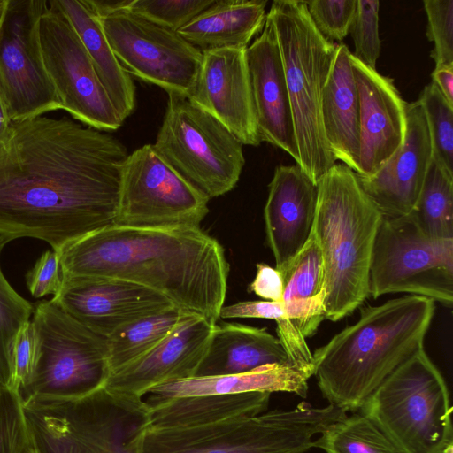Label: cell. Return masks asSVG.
Listing matches in <instances>:
<instances>
[{"mask_svg": "<svg viewBox=\"0 0 453 453\" xmlns=\"http://www.w3.org/2000/svg\"><path fill=\"white\" fill-rule=\"evenodd\" d=\"M430 161L426 121L416 100L406 105V130L401 147L372 176H357L382 217L407 216L418 201Z\"/></svg>", "mask_w": 453, "mask_h": 453, "instance_id": "20", "label": "cell"}, {"mask_svg": "<svg viewBox=\"0 0 453 453\" xmlns=\"http://www.w3.org/2000/svg\"><path fill=\"white\" fill-rule=\"evenodd\" d=\"M426 36L434 42L430 57L437 67L453 66V0H425Z\"/></svg>", "mask_w": 453, "mask_h": 453, "instance_id": "39", "label": "cell"}, {"mask_svg": "<svg viewBox=\"0 0 453 453\" xmlns=\"http://www.w3.org/2000/svg\"><path fill=\"white\" fill-rule=\"evenodd\" d=\"M317 185L297 165H279L264 209L266 241L282 272L309 240L317 205Z\"/></svg>", "mask_w": 453, "mask_h": 453, "instance_id": "22", "label": "cell"}, {"mask_svg": "<svg viewBox=\"0 0 453 453\" xmlns=\"http://www.w3.org/2000/svg\"><path fill=\"white\" fill-rule=\"evenodd\" d=\"M50 300L106 338L128 324L174 306L168 298L144 286L103 276L62 279L60 289Z\"/></svg>", "mask_w": 453, "mask_h": 453, "instance_id": "16", "label": "cell"}, {"mask_svg": "<svg viewBox=\"0 0 453 453\" xmlns=\"http://www.w3.org/2000/svg\"><path fill=\"white\" fill-rule=\"evenodd\" d=\"M12 121L10 119L0 99V147L8 137Z\"/></svg>", "mask_w": 453, "mask_h": 453, "instance_id": "46", "label": "cell"}, {"mask_svg": "<svg viewBox=\"0 0 453 453\" xmlns=\"http://www.w3.org/2000/svg\"><path fill=\"white\" fill-rule=\"evenodd\" d=\"M126 146L69 118L12 122L0 147V238L68 243L115 225Z\"/></svg>", "mask_w": 453, "mask_h": 453, "instance_id": "1", "label": "cell"}, {"mask_svg": "<svg viewBox=\"0 0 453 453\" xmlns=\"http://www.w3.org/2000/svg\"><path fill=\"white\" fill-rule=\"evenodd\" d=\"M58 256L62 279L103 276L127 280L213 324L219 319L229 266L221 245L200 226L113 225L68 243Z\"/></svg>", "mask_w": 453, "mask_h": 453, "instance_id": "2", "label": "cell"}, {"mask_svg": "<svg viewBox=\"0 0 453 453\" xmlns=\"http://www.w3.org/2000/svg\"><path fill=\"white\" fill-rule=\"evenodd\" d=\"M311 376L312 372L292 364L269 365L239 374L194 376L157 385L149 390L146 400L248 392H288L305 398Z\"/></svg>", "mask_w": 453, "mask_h": 453, "instance_id": "25", "label": "cell"}, {"mask_svg": "<svg viewBox=\"0 0 453 453\" xmlns=\"http://www.w3.org/2000/svg\"><path fill=\"white\" fill-rule=\"evenodd\" d=\"M247 48L203 52L189 98L220 121L243 145L262 142L257 125L246 58Z\"/></svg>", "mask_w": 453, "mask_h": 453, "instance_id": "17", "label": "cell"}, {"mask_svg": "<svg viewBox=\"0 0 453 453\" xmlns=\"http://www.w3.org/2000/svg\"><path fill=\"white\" fill-rule=\"evenodd\" d=\"M214 325L192 314L151 350L112 372L105 388L142 398L157 385L196 376Z\"/></svg>", "mask_w": 453, "mask_h": 453, "instance_id": "19", "label": "cell"}, {"mask_svg": "<svg viewBox=\"0 0 453 453\" xmlns=\"http://www.w3.org/2000/svg\"><path fill=\"white\" fill-rule=\"evenodd\" d=\"M33 442L20 393L0 387V453H24Z\"/></svg>", "mask_w": 453, "mask_h": 453, "instance_id": "36", "label": "cell"}, {"mask_svg": "<svg viewBox=\"0 0 453 453\" xmlns=\"http://www.w3.org/2000/svg\"><path fill=\"white\" fill-rule=\"evenodd\" d=\"M312 233L324 267L325 319L350 315L369 296L374 241L382 215L356 173L334 164L317 182Z\"/></svg>", "mask_w": 453, "mask_h": 453, "instance_id": "4", "label": "cell"}, {"mask_svg": "<svg viewBox=\"0 0 453 453\" xmlns=\"http://www.w3.org/2000/svg\"><path fill=\"white\" fill-rule=\"evenodd\" d=\"M134 0H81L82 4L96 19L129 10Z\"/></svg>", "mask_w": 453, "mask_h": 453, "instance_id": "44", "label": "cell"}, {"mask_svg": "<svg viewBox=\"0 0 453 453\" xmlns=\"http://www.w3.org/2000/svg\"><path fill=\"white\" fill-rule=\"evenodd\" d=\"M410 215L427 237L453 239V177L441 170L432 158L419 196Z\"/></svg>", "mask_w": 453, "mask_h": 453, "instance_id": "31", "label": "cell"}, {"mask_svg": "<svg viewBox=\"0 0 453 453\" xmlns=\"http://www.w3.org/2000/svg\"><path fill=\"white\" fill-rule=\"evenodd\" d=\"M24 410L40 453H142L150 426L142 398L105 388L73 401L24 403Z\"/></svg>", "mask_w": 453, "mask_h": 453, "instance_id": "6", "label": "cell"}, {"mask_svg": "<svg viewBox=\"0 0 453 453\" xmlns=\"http://www.w3.org/2000/svg\"><path fill=\"white\" fill-rule=\"evenodd\" d=\"M210 198L145 144L128 154L121 173L115 225L195 227L209 212Z\"/></svg>", "mask_w": 453, "mask_h": 453, "instance_id": "12", "label": "cell"}, {"mask_svg": "<svg viewBox=\"0 0 453 453\" xmlns=\"http://www.w3.org/2000/svg\"><path fill=\"white\" fill-rule=\"evenodd\" d=\"M126 71L168 93L189 96L199 74L203 52L178 32L130 10L97 19Z\"/></svg>", "mask_w": 453, "mask_h": 453, "instance_id": "14", "label": "cell"}, {"mask_svg": "<svg viewBox=\"0 0 453 453\" xmlns=\"http://www.w3.org/2000/svg\"><path fill=\"white\" fill-rule=\"evenodd\" d=\"M434 301L407 295L362 309L358 320L312 354L329 404L357 411L400 365L424 349Z\"/></svg>", "mask_w": 453, "mask_h": 453, "instance_id": "3", "label": "cell"}, {"mask_svg": "<svg viewBox=\"0 0 453 453\" xmlns=\"http://www.w3.org/2000/svg\"><path fill=\"white\" fill-rule=\"evenodd\" d=\"M349 53L344 43H337L322 92L321 120L334 158L357 173L360 157L359 99Z\"/></svg>", "mask_w": 453, "mask_h": 453, "instance_id": "23", "label": "cell"}, {"mask_svg": "<svg viewBox=\"0 0 453 453\" xmlns=\"http://www.w3.org/2000/svg\"><path fill=\"white\" fill-rule=\"evenodd\" d=\"M359 99L362 178L372 176L401 147L406 130L405 102L394 81L379 73L349 53Z\"/></svg>", "mask_w": 453, "mask_h": 453, "instance_id": "18", "label": "cell"}, {"mask_svg": "<svg viewBox=\"0 0 453 453\" xmlns=\"http://www.w3.org/2000/svg\"><path fill=\"white\" fill-rule=\"evenodd\" d=\"M214 0H134L130 11L178 32Z\"/></svg>", "mask_w": 453, "mask_h": 453, "instance_id": "38", "label": "cell"}, {"mask_svg": "<svg viewBox=\"0 0 453 453\" xmlns=\"http://www.w3.org/2000/svg\"><path fill=\"white\" fill-rule=\"evenodd\" d=\"M432 82L435 84L447 102L453 106V66L434 67Z\"/></svg>", "mask_w": 453, "mask_h": 453, "instance_id": "45", "label": "cell"}, {"mask_svg": "<svg viewBox=\"0 0 453 453\" xmlns=\"http://www.w3.org/2000/svg\"><path fill=\"white\" fill-rule=\"evenodd\" d=\"M26 280L27 288L35 298L56 295L62 284L58 254L53 250L44 252L27 273Z\"/></svg>", "mask_w": 453, "mask_h": 453, "instance_id": "42", "label": "cell"}, {"mask_svg": "<svg viewBox=\"0 0 453 453\" xmlns=\"http://www.w3.org/2000/svg\"><path fill=\"white\" fill-rule=\"evenodd\" d=\"M246 58L260 140L286 151L297 163L298 152L281 55L267 15L259 36L246 49Z\"/></svg>", "mask_w": 453, "mask_h": 453, "instance_id": "21", "label": "cell"}, {"mask_svg": "<svg viewBox=\"0 0 453 453\" xmlns=\"http://www.w3.org/2000/svg\"><path fill=\"white\" fill-rule=\"evenodd\" d=\"M264 0H214L178 33L202 52L248 48L266 20Z\"/></svg>", "mask_w": 453, "mask_h": 453, "instance_id": "26", "label": "cell"}, {"mask_svg": "<svg viewBox=\"0 0 453 453\" xmlns=\"http://www.w3.org/2000/svg\"><path fill=\"white\" fill-rule=\"evenodd\" d=\"M24 453H40V451L38 450V449L36 448L35 442H33V444H31L26 450Z\"/></svg>", "mask_w": 453, "mask_h": 453, "instance_id": "47", "label": "cell"}, {"mask_svg": "<svg viewBox=\"0 0 453 453\" xmlns=\"http://www.w3.org/2000/svg\"><path fill=\"white\" fill-rule=\"evenodd\" d=\"M271 393L202 395L165 400H144L149 428H184L250 417L267 411Z\"/></svg>", "mask_w": 453, "mask_h": 453, "instance_id": "27", "label": "cell"}, {"mask_svg": "<svg viewBox=\"0 0 453 453\" xmlns=\"http://www.w3.org/2000/svg\"><path fill=\"white\" fill-rule=\"evenodd\" d=\"M249 290L263 299L273 302L282 301L283 279L280 271L267 264H257V273Z\"/></svg>", "mask_w": 453, "mask_h": 453, "instance_id": "43", "label": "cell"}, {"mask_svg": "<svg viewBox=\"0 0 453 453\" xmlns=\"http://www.w3.org/2000/svg\"><path fill=\"white\" fill-rule=\"evenodd\" d=\"M167 95L155 151L210 199L228 193L245 165L243 144L188 96Z\"/></svg>", "mask_w": 453, "mask_h": 453, "instance_id": "10", "label": "cell"}, {"mask_svg": "<svg viewBox=\"0 0 453 453\" xmlns=\"http://www.w3.org/2000/svg\"><path fill=\"white\" fill-rule=\"evenodd\" d=\"M30 321L35 365L29 383L19 391L24 403L73 401L105 388L111 374L106 337L51 300L36 303Z\"/></svg>", "mask_w": 453, "mask_h": 453, "instance_id": "9", "label": "cell"}, {"mask_svg": "<svg viewBox=\"0 0 453 453\" xmlns=\"http://www.w3.org/2000/svg\"><path fill=\"white\" fill-rule=\"evenodd\" d=\"M280 273L281 303L287 317L305 338L313 336L325 319V290L322 254L312 231L304 247Z\"/></svg>", "mask_w": 453, "mask_h": 453, "instance_id": "29", "label": "cell"}, {"mask_svg": "<svg viewBox=\"0 0 453 453\" xmlns=\"http://www.w3.org/2000/svg\"><path fill=\"white\" fill-rule=\"evenodd\" d=\"M379 10L380 2L377 0H357L349 31L355 46V52L352 55L372 69H376L381 50Z\"/></svg>", "mask_w": 453, "mask_h": 453, "instance_id": "37", "label": "cell"}, {"mask_svg": "<svg viewBox=\"0 0 453 453\" xmlns=\"http://www.w3.org/2000/svg\"><path fill=\"white\" fill-rule=\"evenodd\" d=\"M6 0H0V24L4 16Z\"/></svg>", "mask_w": 453, "mask_h": 453, "instance_id": "48", "label": "cell"}, {"mask_svg": "<svg viewBox=\"0 0 453 453\" xmlns=\"http://www.w3.org/2000/svg\"><path fill=\"white\" fill-rule=\"evenodd\" d=\"M357 0L305 1L309 15L327 40L342 42L349 35Z\"/></svg>", "mask_w": 453, "mask_h": 453, "instance_id": "40", "label": "cell"}, {"mask_svg": "<svg viewBox=\"0 0 453 453\" xmlns=\"http://www.w3.org/2000/svg\"><path fill=\"white\" fill-rule=\"evenodd\" d=\"M418 101L426 121L431 158L453 177V106L432 81L421 91Z\"/></svg>", "mask_w": 453, "mask_h": 453, "instance_id": "34", "label": "cell"}, {"mask_svg": "<svg viewBox=\"0 0 453 453\" xmlns=\"http://www.w3.org/2000/svg\"><path fill=\"white\" fill-rule=\"evenodd\" d=\"M346 411L301 402L291 410L265 411L184 428H148L142 453H304L312 438L345 418Z\"/></svg>", "mask_w": 453, "mask_h": 453, "instance_id": "7", "label": "cell"}, {"mask_svg": "<svg viewBox=\"0 0 453 453\" xmlns=\"http://www.w3.org/2000/svg\"><path fill=\"white\" fill-rule=\"evenodd\" d=\"M280 48L298 152L296 165L317 184L334 164L321 120V97L337 43L312 22L305 1H273L267 13Z\"/></svg>", "mask_w": 453, "mask_h": 453, "instance_id": "5", "label": "cell"}, {"mask_svg": "<svg viewBox=\"0 0 453 453\" xmlns=\"http://www.w3.org/2000/svg\"><path fill=\"white\" fill-rule=\"evenodd\" d=\"M48 2L62 12L74 27L88 53L102 86L124 122L135 109V86L130 74L111 50L98 19L81 0Z\"/></svg>", "mask_w": 453, "mask_h": 453, "instance_id": "28", "label": "cell"}, {"mask_svg": "<svg viewBox=\"0 0 453 453\" xmlns=\"http://www.w3.org/2000/svg\"><path fill=\"white\" fill-rule=\"evenodd\" d=\"M8 242L0 238V254ZM34 306L10 285L0 266V387L11 388L12 351L19 328L33 314Z\"/></svg>", "mask_w": 453, "mask_h": 453, "instance_id": "35", "label": "cell"}, {"mask_svg": "<svg viewBox=\"0 0 453 453\" xmlns=\"http://www.w3.org/2000/svg\"><path fill=\"white\" fill-rule=\"evenodd\" d=\"M407 293L451 306L453 239L424 234L411 216L382 217L370 266L369 296Z\"/></svg>", "mask_w": 453, "mask_h": 453, "instance_id": "11", "label": "cell"}, {"mask_svg": "<svg viewBox=\"0 0 453 453\" xmlns=\"http://www.w3.org/2000/svg\"><path fill=\"white\" fill-rule=\"evenodd\" d=\"M42 58L62 105L73 119L97 130L119 129L123 121L66 16L48 2L38 24Z\"/></svg>", "mask_w": 453, "mask_h": 453, "instance_id": "15", "label": "cell"}, {"mask_svg": "<svg viewBox=\"0 0 453 453\" xmlns=\"http://www.w3.org/2000/svg\"><path fill=\"white\" fill-rule=\"evenodd\" d=\"M221 319H266L276 322L278 339L288 361L300 367L313 365L312 353L306 338L287 317L282 303L273 301H244L220 309Z\"/></svg>", "mask_w": 453, "mask_h": 453, "instance_id": "33", "label": "cell"}, {"mask_svg": "<svg viewBox=\"0 0 453 453\" xmlns=\"http://www.w3.org/2000/svg\"><path fill=\"white\" fill-rule=\"evenodd\" d=\"M359 410L401 453H453L449 391L424 349L392 372Z\"/></svg>", "mask_w": 453, "mask_h": 453, "instance_id": "8", "label": "cell"}, {"mask_svg": "<svg viewBox=\"0 0 453 453\" xmlns=\"http://www.w3.org/2000/svg\"><path fill=\"white\" fill-rule=\"evenodd\" d=\"M326 453H401L366 416L354 413L330 425L312 442Z\"/></svg>", "mask_w": 453, "mask_h": 453, "instance_id": "32", "label": "cell"}, {"mask_svg": "<svg viewBox=\"0 0 453 453\" xmlns=\"http://www.w3.org/2000/svg\"><path fill=\"white\" fill-rule=\"evenodd\" d=\"M191 315L173 306L116 331L107 338L111 373L151 350Z\"/></svg>", "mask_w": 453, "mask_h": 453, "instance_id": "30", "label": "cell"}, {"mask_svg": "<svg viewBox=\"0 0 453 453\" xmlns=\"http://www.w3.org/2000/svg\"><path fill=\"white\" fill-rule=\"evenodd\" d=\"M286 364L290 363L282 344L265 328L224 322L214 325L196 376L239 374Z\"/></svg>", "mask_w": 453, "mask_h": 453, "instance_id": "24", "label": "cell"}, {"mask_svg": "<svg viewBox=\"0 0 453 453\" xmlns=\"http://www.w3.org/2000/svg\"><path fill=\"white\" fill-rule=\"evenodd\" d=\"M35 365V342L31 321L26 322L17 333L12 351L11 389L20 391L30 381Z\"/></svg>", "mask_w": 453, "mask_h": 453, "instance_id": "41", "label": "cell"}, {"mask_svg": "<svg viewBox=\"0 0 453 453\" xmlns=\"http://www.w3.org/2000/svg\"><path fill=\"white\" fill-rule=\"evenodd\" d=\"M46 0H6L0 24V99L12 122L62 109L38 34Z\"/></svg>", "mask_w": 453, "mask_h": 453, "instance_id": "13", "label": "cell"}]
</instances>
